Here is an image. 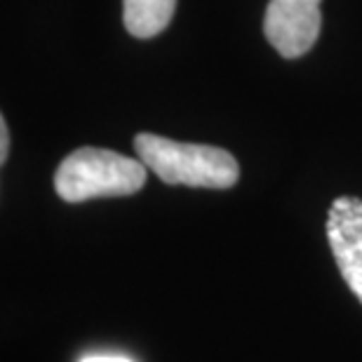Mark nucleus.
<instances>
[{
    "label": "nucleus",
    "mask_w": 362,
    "mask_h": 362,
    "mask_svg": "<svg viewBox=\"0 0 362 362\" xmlns=\"http://www.w3.org/2000/svg\"><path fill=\"white\" fill-rule=\"evenodd\" d=\"M139 160L170 186L230 188L240 179V165L228 151L207 144L175 141L160 134L141 132L134 136Z\"/></svg>",
    "instance_id": "1"
},
{
    "label": "nucleus",
    "mask_w": 362,
    "mask_h": 362,
    "mask_svg": "<svg viewBox=\"0 0 362 362\" xmlns=\"http://www.w3.org/2000/svg\"><path fill=\"white\" fill-rule=\"evenodd\" d=\"M148 168L139 158H129L108 148L83 146L59 163L54 172V191L66 202L94 198L134 195L146 184Z\"/></svg>",
    "instance_id": "2"
},
{
    "label": "nucleus",
    "mask_w": 362,
    "mask_h": 362,
    "mask_svg": "<svg viewBox=\"0 0 362 362\" xmlns=\"http://www.w3.org/2000/svg\"><path fill=\"white\" fill-rule=\"evenodd\" d=\"M322 0H271L264 17V35L285 59H299L320 35Z\"/></svg>",
    "instance_id": "3"
},
{
    "label": "nucleus",
    "mask_w": 362,
    "mask_h": 362,
    "mask_svg": "<svg viewBox=\"0 0 362 362\" xmlns=\"http://www.w3.org/2000/svg\"><path fill=\"white\" fill-rule=\"evenodd\" d=\"M327 240L344 282L362 303V200L341 195L327 209Z\"/></svg>",
    "instance_id": "4"
},
{
    "label": "nucleus",
    "mask_w": 362,
    "mask_h": 362,
    "mask_svg": "<svg viewBox=\"0 0 362 362\" xmlns=\"http://www.w3.org/2000/svg\"><path fill=\"white\" fill-rule=\"evenodd\" d=\"M177 0H122V21L134 38H153L170 26Z\"/></svg>",
    "instance_id": "5"
},
{
    "label": "nucleus",
    "mask_w": 362,
    "mask_h": 362,
    "mask_svg": "<svg viewBox=\"0 0 362 362\" xmlns=\"http://www.w3.org/2000/svg\"><path fill=\"white\" fill-rule=\"evenodd\" d=\"M7 156H10V127H7V120L0 118V163H7Z\"/></svg>",
    "instance_id": "6"
},
{
    "label": "nucleus",
    "mask_w": 362,
    "mask_h": 362,
    "mask_svg": "<svg viewBox=\"0 0 362 362\" xmlns=\"http://www.w3.org/2000/svg\"><path fill=\"white\" fill-rule=\"evenodd\" d=\"M83 362H132L127 358H115V356H94V358H85Z\"/></svg>",
    "instance_id": "7"
}]
</instances>
